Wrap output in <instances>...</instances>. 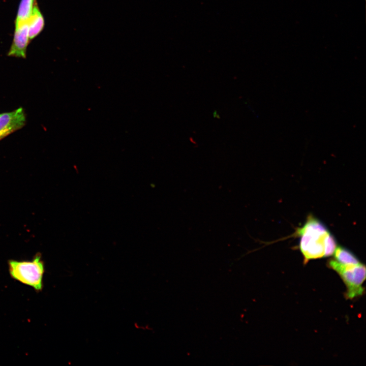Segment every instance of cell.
<instances>
[{
	"label": "cell",
	"instance_id": "52a82bcc",
	"mask_svg": "<svg viewBox=\"0 0 366 366\" xmlns=\"http://www.w3.org/2000/svg\"><path fill=\"white\" fill-rule=\"evenodd\" d=\"M36 4V0H21L15 23L28 22Z\"/></svg>",
	"mask_w": 366,
	"mask_h": 366
},
{
	"label": "cell",
	"instance_id": "9c48e42d",
	"mask_svg": "<svg viewBox=\"0 0 366 366\" xmlns=\"http://www.w3.org/2000/svg\"><path fill=\"white\" fill-rule=\"evenodd\" d=\"M336 248V241L333 236L329 233L325 240V257L332 255L334 253Z\"/></svg>",
	"mask_w": 366,
	"mask_h": 366
},
{
	"label": "cell",
	"instance_id": "3957f363",
	"mask_svg": "<svg viewBox=\"0 0 366 366\" xmlns=\"http://www.w3.org/2000/svg\"><path fill=\"white\" fill-rule=\"evenodd\" d=\"M329 268L335 270L345 283L347 291L346 296L353 299L361 296L364 292L362 284L365 279V265L359 263L356 264H344L337 260L330 259L328 262Z\"/></svg>",
	"mask_w": 366,
	"mask_h": 366
},
{
	"label": "cell",
	"instance_id": "6da1fadb",
	"mask_svg": "<svg viewBox=\"0 0 366 366\" xmlns=\"http://www.w3.org/2000/svg\"><path fill=\"white\" fill-rule=\"evenodd\" d=\"M325 226L310 217L297 233L300 236L299 248L304 262L325 257V240L329 234Z\"/></svg>",
	"mask_w": 366,
	"mask_h": 366
},
{
	"label": "cell",
	"instance_id": "8992f818",
	"mask_svg": "<svg viewBox=\"0 0 366 366\" xmlns=\"http://www.w3.org/2000/svg\"><path fill=\"white\" fill-rule=\"evenodd\" d=\"M44 26V16L36 4L28 20L29 38L30 41L42 32Z\"/></svg>",
	"mask_w": 366,
	"mask_h": 366
},
{
	"label": "cell",
	"instance_id": "ba28073f",
	"mask_svg": "<svg viewBox=\"0 0 366 366\" xmlns=\"http://www.w3.org/2000/svg\"><path fill=\"white\" fill-rule=\"evenodd\" d=\"M334 253V259L342 264H356L360 263L353 254L344 248H336Z\"/></svg>",
	"mask_w": 366,
	"mask_h": 366
},
{
	"label": "cell",
	"instance_id": "7a4b0ae2",
	"mask_svg": "<svg viewBox=\"0 0 366 366\" xmlns=\"http://www.w3.org/2000/svg\"><path fill=\"white\" fill-rule=\"evenodd\" d=\"M9 271L11 277L20 283L33 287L36 291L43 288L44 264L40 254L30 261L10 260Z\"/></svg>",
	"mask_w": 366,
	"mask_h": 366
},
{
	"label": "cell",
	"instance_id": "5b68a950",
	"mask_svg": "<svg viewBox=\"0 0 366 366\" xmlns=\"http://www.w3.org/2000/svg\"><path fill=\"white\" fill-rule=\"evenodd\" d=\"M26 117L22 107L8 112L0 113V140L25 124Z\"/></svg>",
	"mask_w": 366,
	"mask_h": 366
},
{
	"label": "cell",
	"instance_id": "277c9868",
	"mask_svg": "<svg viewBox=\"0 0 366 366\" xmlns=\"http://www.w3.org/2000/svg\"><path fill=\"white\" fill-rule=\"evenodd\" d=\"M30 41L28 22L15 23L13 38L8 55L25 58L27 48Z\"/></svg>",
	"mask_w": 366,
	"mask_h": 366
}]
</instances>
